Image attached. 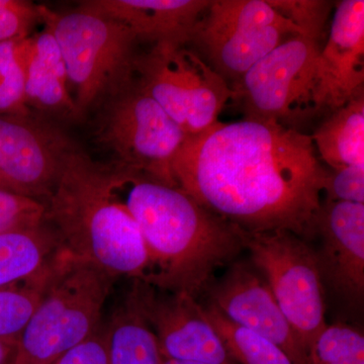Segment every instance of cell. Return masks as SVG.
I'll return each mask as SVG.
<instances>
[{"instance_id":"9c48e42d","label":"cell","mask_w":364,"mask_h":364,"mask_svg":"<svg viewBox=\"0 0 364 364\" xmlns=\"http://www.w3.org/2000/svg\"><path fill=\"white\" fill-rule=\"evenodd\" d=\"M135 78L186 136L217 123L231 102L230 85L188 46L159 43L138 53Z\"/></svg>"},{"instance_id":"44dd1931","label":"cell","mask_w":364,"mask_h":364,"mask_svg":"<svg viewBox=\"0 0 364 364\" xmlns=\"http://www.w3.org/2000/svg\"><path fill=\"white\" fill-rule=\"evenodd\" d=\"M203 309L235 363L294 364L286 352L269 339L228 320L210 304Z\"/></svg>"},{"instance_id":"8fae6325","label":"cell","mask_w":364,"mask_h":364,"mask_svg":"<svg viewBox=\"0 0 364 364\" xmlns=\"http://www.w3.org/2000/svg\"><path fill=\"white\" fill-rule=\"evenodd\" d=\"M77 146L46 119L0 114V176L9 191L44 203Z\"/></svg>"},{"instance_id":"4fadbf2b","label":"cell","mask_w":364,"mask_h":364,"mask_svg":"<svg viewBox=\"0 0 364 364\" xmlns=\"http://www.w3.org/2000/svg\"><path fill=\"white\" fill-rule=\"evenodd\" d=\"M208 304L235 324L277 344L294 364H309L305 349L267 282L246 263H235L220 282L210 287Z\"/></svg>"},{"instance_id":"7402d4cb","label":"cell","mask_w":364,"mask_h":364,"mask_svg":"<svg viewBox=\"0 0 364 364\" xmlns=\"http://www.w3.org/2000/svg\"><path fill=\"white\" fill-rule=\"evenodd\" d=\"M52 267L39 279L0 289V339L18 341L39 306Z\"/></svg>"},{"instance_id":"8992f818","label":"cell","mask_w":364,"mask_h":364,"mask_svg":"<svg viewBox=\"0 0 364 364\" xmlns=\"http://www.w3.org/2000/svg\"><path fill=\"white\" fill-rule=\"evenodd\" d=\"M318 41L294 36L261 59L236 82L231 102L244 119L274 122L303 132L326 117L318 71Z\"/></svg>"},{"instance_id":"ac0fdd59","label":"cell","mask_w":364,"mask_h":364,"mask_svg":"<svg viewBox=\"0 0 364 364\" xmlns=\"http://www.w3.org/2000/svg\"><path fill=\"white\" fill-rule=\"evenodd\" d=\"M61 250L58 236L46 222L0 232V289L43 277Z\"/></svg>"},{"instance_id":"6da1fadb","label":"cell","mask_w":364,"mask_h":364,"mask_svg":"<svg viewBox=\"0 0 364 364\" xmlns=\"http://www.w3.org/2000/svg\"><path fill=\"white\" fill-rule=\"evenodd\" d=\"M172 170L178 188L242 231L316 238L327 168L304 132L274 122L218 121L186 136Z\"/></svg>"},{"instance_id":"277c9868","label":"cell","mask_w":364,"mask_h":364,"mask_svg":"<svg viewBox=\"0 0 364 364\" xmlns=\"http://www.w3.org/2000/svg\"><path fill=\"white\" fill-rule=\"evenodd\" d=\"M114 277L62 248L11 364H53L102 327Z\"/></svg>"},{"instance_id":"7a4b0ae2","label":"cell","mask_w":364,"mask_h":364,"mask_svg":"<svg viewBox=\"0 0 364 364\" xmlns=\"http://www.w3.org/2000/svg\"><path fill=\"white\" fill-rule=\"evenodd\" d=\"M105 167L112 195L135 220L149 257L144 282L196 298L213 273L244 248L243 231L181 188L119 165Z\"/></svg>"},{"instance_id":"f1b7e54d","label":"cell","mask_w":364,"mask_h":364,"mask_svg":"<svg viewBox=\"0 0 364 364\" xmlns=\"http://www.w3.org/2000/svg\"><path fill=\"white\" fill-rule=\"evenodd\" d=\"M53 364H109L105 326L102 325L90 338L67 351Z\"/></svg>"},{"instance_id":"1f68e13d","label":"cell","mask_w":364,"mask_h":364,"mask_svg":"<svg viewBox=\"0 0 364 364\" xmlns=\"http://www.w3.org/2000/svg\"><path fill=\"white\" fill-rule=\"evenodd\" d=\"M0 189H1V191H9V186H7L6 181H4V178H2L1 176H0Z\"/></svg>"},{"instance_id":"7c38bea8","label":"cell","mask_w":364,"mask_h":364,"mask_svg":"<svg viewBox=\"0 0 364 364\" xmlns=\"http://www.w3.org/2000/svg\"><path fill=\"white\" fill-rule=\"evenodd\" d=\"M129 293L154 332L163 358L236 364L196 299L186 294H161L141 280L134 282Z\"/></svg>"},{"instance_id":"484cf974","label":"cell","mask_w":364,"mask_h":364,"mask_svg":"<svg viewBox=\"0 0 364 364\" xmlns=\"http://www.w3.org/2000/svg\"><path fill=\"white\" fill-rule=\"evenodd\" d=\"M45 214L44 203L0 189V232L39 226Z\"/></svg>"},{"instance_id":"5b68a950","label":"cell","mask_w":364,"mask_h":364,"mask_svg":"<svg viewBox=\"0 0 364 364\" xmlns=\"http://www.w3.org/2000/svg\"><path fill=\"white\" fill-rule=\"evenodd\" d=\"M41 21L51 31L75 91V119L85 117L135 80L136 44L128 26L79 9L58 13L39 6Z\"/></svg>"},{"instance_id":"52a82bcc","label":"cell","mask_w":364,"mask_h":364,"mask_svg":"<svg viewBox=\"0 0 364 364\" xmlns=\"http://www.w3.org/2000/svg\"><path fill=\"white\" fill-rule=\"evenodd\" d=\"M294 36L267 0H210L186 46L231 85Z\"/></svg>"},{"instance_id":"2e32d148","label":"cell","mask_w":364,"mask_h":364,"mask_svg":"<svg viewBox=\"0 0 364 364\" xmlns=\"http://www.w3.org/2000/svg\"><path fill=\"white\" fill-rule=\"evenodd\" d=\"M210 0H85L79 9L119 21L139 42L188 45Z\"/></svg>"},{"instance_id":"ffe728a7","label":"cell","mask_w":364,"mask_h":364,"mask_svg":"<svg viewBox=\"0 0 364 364\" xmlns=\"http://www.w3.org/2000/svg\"><path fill=\"white\" fill-rule=\"evenodd\" d=\"M109 364H162L156 336L127 294L105 325Z\"/></svg>"},{"instance_id":"3957f363","label":"cell","mask_w":364,"mask_h":364,"mask_svg":"<svg viewBox=\"0 0 364 364\" xmlns=\"http://www.w3.org/2000/svg\"><path fill=\"white\" fill-rule=\"evenodd\" d=\"M45 220L62 248L116 279L144 282L149 268L138 225L112 195L105 167L76 147L67 157Z\"/></svg>"},{"instance_id":"5bb4252c","label":"cell","mask_w":364,"mask_h":364,"mask_svg":"<svg viewBox=\"0 0 364 364\" xmlns=\"http://www.w3.org/2000/svg\"><path fill=\"white\" fill-rule=\"evenodd\" d=\"M315 251L323 282L351 305L364 296V203L323 200L316 221Z\"/></svg>"},{"instance_id":"603a6c76","label":"cell","mask_w":364,"mask_h":364,"mask_svg":"<svg viewBox=\"0 0 364 364\" xmlns=\"http://www.w3.org/2000/svg\"><path fill=\"white\" fill-rule=\"evenodd\" d=\"M306 354L309 364H364L363 334L341 323L327 324Z\"/></svg>"},{"instance_id":"d6986e66","label":"cell","mask_w":364,"mask_h":364,"mask_svg":"<svg viewBox=\"0 0 364 364\" xmlns=\"http://www.w3.org/2000/svg\"><path fill=\"white\" fill-rule=\"evenodd\" d=\"M311 136L330 169L364 167V91L327 114Z\"/></svg>"},{"instance_id":"e0dca14e","label":"cell","mask_w":364,"mask_h":364,"mask_svg":"<svg viewBox=\"0 0 364 364\" xmlns=\"http://www.w3.org/2000/svg\"><path fill=\"white\" fill-rule=\"evenodd\" d=\"M28 109L38 114L75 119L65 63L51 31L21 40Z\"/></svg>"},{"instance_id":"cb8c5ba5","label":"cell","mask_w":364,"mask_h":364,"mask_svg":"<svg viewBox=\"0 0 364 364\" xmlns=\"http://www.w3.org/2000/svg\"><path fill=\"white\" fill-rule=\"evenodd\" d=\"M21 41L0 44V114L28 116Z\"/></svg>"},{"instance_id":"30bf717a","label":"cell","mask_w":364,"mask_h":364,"mask_svg":"<svg viewBox=\"0 0 364 364\" xmlns=\"http://www.w3.org/2000/svg\"><path fill=\"white\" fill-rule=\"evenodd\" d=\"M243 240L254 267L264 274L280 310L308 351L327 325L324 282L315 250L308 242L287 231H243Z\"/></svg>"},{"instance_id":"9a60e30c","label":"cell","mask_w":364,"mask_h":364,"mask_svg":"<svg viewBox=\"0 0 364 364\" xmlns=\"http://www.w3.org/2000/svg\"><path fill=\"white\" fill-rule=\"evenodd\" d=\"M326 116L364 91V1L342 0L318 53Z\"/></svg>"},{"instance_id":"d4e9b609","label":"cell","mask_w":364,"mask_h":364,"mask_svg":"<svg viewBox=\"0 0 364 364\" xmlns=\"http://www.w3.org/2000/svg\"><path fill=\"white\" fill-rule=\"evenodd\" d=\"M274 11L291 21L303 37L321 41L336 4L327 0H267Z\"/></svg>"},{"instance_id":"83f0119b","label":"cell","mask_w":364,"mask_h":364,"mask_svg":"<svg viewBox=\"0 0 364 364\" xmlns=\"http://www.w3.org/2000/svg\"><path fill=\"white\" fill-rule=\"evenodd\" d=\"M323 193L332 202L364 203V167L327 169Z\"/></svg>"},{"instance_id":"4316f807","label":"cell","mask_w":364,"mask_h":364,"mask_svg":"<svg viewBox=\"0 0 364 364\" xmlns=\"http://www.w3.org/2000/svg\"><path fill=\"white\" fill-rule=\"evenodd\" d=\"M39 21V6L33 2L0 0V44L26 39Z\"/></svg>"},{"instance_id":"ba28073f","label":"cell","mask_w":364,"mask_h":364,"mask_svg":"<svg viewBox=\"0 0 364 364\" xmlns=\"http://www.w3.org/2000/svg\"><path fill=\"white\" fill-rule=\"evenodd\" d=\"M95 134L114 164L178 188L172 164L186 135L136 78L100 105Z\"/></svg>"},{"instance_id":"4dcf8cb0","label":"cell","mask_w":364,"mask_h":364,"mask_svg":"<svg viewBox=\"0 0 364 364\" xmlns=\"http://www.w3.org/2000/svg\"><path fill=\"white\" fill-rule=\"evenodd\" d=\"M162 364H208V363H193V361L174 360V359L163 358Z\"/></svg>"},{"instance_id":"f546056e","label":"cell","mask_w":364,"mask_h":364,"mask_svg":"<svg viewBox=\"0 0 364 364\" xmlns=\"http://www.w3.org/2000/svg\"><path fill=\"white\" fill-rule=\"evenodd\" d=\"M18 342L0 339V364H11L16 354Z\"/></svg>"}]
</instances>
